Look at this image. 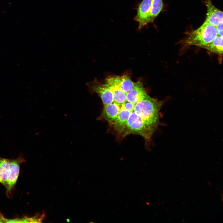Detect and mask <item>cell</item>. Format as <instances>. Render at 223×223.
I'll use <instances>...</instances> for the list:
<instances>
[{"instance_id": "3", "label": "cell", "mask_w": 223, "mask_h": 223, "mask_svg": "<svg viewBox=\"0 0 223 223\" xmlns=\"http://www.w3.org/2000/svg\"><path fill=\"white\" fill-rule=\"evenodd\" d=\"M217 35L216 27L205 21L199 28L188 33L183 43L186 46L200 47L210 42Z\"/></svg>"}, {"instance_id": "20", "label": "cell", "mask_w": 223, "mask_h": 223, "mask_svg": "<svg viewBox=\"0 0 223 223\" xmlns=\"http://www.w3.org/2000/svg\"><path fill=\"white\" fill-rule=\"evenodd\" d=\"M208 184L209 186H211V184L210 182L209 181L208 182Z\"/></svg>"}, {"instance_id": "5", "label": "cell", "mask_w": 223, "mask_h": 223, "mask_svg": "<svg viewBox=\"0 0 223 223\" xmlns=\"http://www.w3.org/2000/svg\"><path fill=\"white\" fill-rule=\"evenodd\" d=\"M10 160L11 171L4 186L6 190V194L9 198L11 196V191L17 181L20 173V165L25 161L24 159L21 156H20L15 159Z\"/></svg>"}, {"instance_id": "19", "label": "cell", "mask_w": 223, "mask_h": 223, "mask_svg": "<svg viewBox=\"0 0 223 223\" xmlns=\"http://www.w3.org/2000/svg\"><path fill=\"white\" fill-rule=\"evenodd\" d=\"M4 216L0 213V223H3V219Z\"/></svg>"}, {"instance_id": "9", "label": "cell", "mask_w": 223, "mask_h": 223, "mask_svg": "<svg viewBox=\"0 0 223 223\" xmlns=\"http://www.w3.org/2000/svg\"><path fill=\"white\" fill-rule=\"evenodd\" d=\"M121 106L114 102L104 105L100 118L106 120L110 125H112L120 110Z\"/></svg>"}, {"instance_id": "2", "label": "cell", "mask_w": 223, "mask_h": 223, "mask_svg": "<svg viewBox=\"0 0 223 223\" xmlns=\"http://www.w3.org/2000/svg\"><path fill=\"white\" fill-rule=\"evenodd\" d=\"M156 128L141 118L133 111L131 113L122 134L123 137L130 134L138 135L146 141H149Z\"/></svg>"}, {"instance_id": "18", "label": "cell", "mask_w": 223, "mask_h": 223, "mask_svg": "<svg viewBox=\"0 0 223 223\" xmlns=\"http://www.w3.org/2000/svg\"><path fill=\"white\" fill-rule=\"evenodd\" d=\"M223 25L222 23L215 26L217 35L221 37H223Z\"/></svg>"}, {"instance_id": "7", "label": "cell", "mask_w": 223, "mask_h": 223, "mask_svg": "<svg viewBox=\"0 0 223 223\" xmlns=\"http://www.w3.org/2000/svg\"><path fill=\"white\" fill-rule=\"evenodd\" d=\"M204 2L207 9L205 21L215 26L223 23V12L216 7L211 0H204Z\"/></svg>"}, {"instance_id": "21", "label": "cell", "mask_w": 223, "mask_h": 223, "mask_svg": "<svg viewBox=\"0 0 223 223\" xmlns=\"http://www.w3.org/2000/svg\"><path fill=\"white\" fill-rule=\"evenodd\" d=\"M182 203L183 204H185V203H184L182 202Z\"/></svg>"}, {"instance_id": "17", "label": "cell", "mask_w": 223, "mask_h": 223, "mask_svg": "<svg viewBox=\"0 0 223 223\" xmlns=\"http://www.w3.org/2000/svg\"><path fill=\"white\" fill-rule=\"evenodd\" d=\"M134 104L132 103L126 101L121 105L120 109H123L132 112L133 111Z\"/></svg>"}, {"instance_id": "6", "label": "cell", "mask_w": 223, "mask_h": 223, "mask_svg": "<svg viewBox=\"0 0 223 223\" xmlns=\"http://www.w3.org/2000/svg\"><path fill=\"white\" fill-rule=\"evenodd\" d=\"M150 97L144 88L142 81L139 80L135 83L132 89L126 93V100L135 105L139 101Z\"/></svg>"}, {"instance_id": "12", "label": "cell", "mask_w": 223, "mask_h": 223, "mask_svg": "<svg viewBox=\"0 0 223 223\" xmlns=\"http://www.w3.org/2000/svg\"><path fill=\"white\" fill-rule=\"evenodd\" d=\"M131 112L125 110L120 109L116 119L112 125L114 130L118 133L122 134Z\"/></svg>"}, {"instance_id": "15", "label": "cell", "mask_w": 223, "mask_h": 223, "mask_svg": "<svg viewBox=\"0 0 223 223\" xmlns=\"http://www.w3.org/2000/svg\"><path fill=\"white\" fill-rule=\"evenodd\" d=\"M11 171L10 160L0 157V183L4 186Z\"/></svg>"}, {"instance_id": "4", "label": "cell", "mask_w": 223, "mask_h": 223, "mask_svg": "<svg viewBox=\"0 0 223 223\" xmlns=\"http://www.w3.org/2000/svg\"><path fill=\"white\" fill-rule=\"evenodd\" d=\"M86 85L90 91L99 95L104 105L110 104L113 102L112 92L106 83H101L97 79H95L87 83Z\"/></svg>"}, {"instance_id": "16", "label": "cell", "mask_w": 223, "mask_h": 223, "mask_svg": "<svg viewBox=\"0 0 223 223\" xmlns=\"http://www.w3.org/2000/svg\"><path fill=\"white\" fill-rule=\"evenodd\" d=\"M45 215L43 214L39 217L36 216L32 217H24L21 218H17L13 219H9L3 218L4 223H40L42 222L43 219L44 218Z\"/></svg>"}, {"instance_id": "11", "label": "cell", "mask_w": 223, "mask_h": 223, "mask_svg": "<svg viewBox=\"0 0 223 223\" xmlns=\"http://www.w3.org/2000/svg\"><path fill=\"white\" fill-rule=\"evenodd\" d=\"M105 83L109 87L112 92L114 103L119 105H121L126 101V93L119 87L107 79L106 80Z\"/></svg>"}, {"instance_id": "14", "label": "cell", "mask_w": 223, "mask_h": 223, "mask_svg": "<svg viewBox=\"0 0 223 223\" xmlns=\"http://www.w3.org/2000/svg\"><path fill=\"white\" fill-rule=\"evenodd\" d=\"M163 5L162 0H152L151 8L146 20V25L154 21L162 10Z\"/></svg>"}, {"instance_id": "10", "label": "cell", "mask_w": 223, "mask_h": 223, "mask_svg": "<svg viewBox=\"0 0 223 223\" xmlns=\"http://www.w3.org/2000/svg\"><path fill=\"white\" fill-rule=\"evenodd\" d=\"M107 79L116 85L126 93L132 89L135 84L126 75L109 77Z\"/></svg>"}, {"instance_id": "1", "label": "cell", "mask_w": 223, "mask_h": 223, "mask_svg": "<svg viewBox=\"0 0 223 223\" xmlns=\"http://www.w3.org/2000/svg\"><path fill=\"white\" fill-rule=\"evenodd\" d=\"M163 101L151 97L142 100L134 105L133 111L149 124L157 127L160 112Z\"/></svg>"}, {"instance_id": "13", "label": "cell", "mask_w": 223, "mask_h": 223, "mask_svg": "<svg viewBox=\"0 0 223 223\" xmlns=\"http://www.w3.org/2000/svg\"><path fill=\"white\" fill-rule=\"evenodd\" d=\"M223 37L217 35L210 42L200 47L219 55L223 54Z\"/></svg>"}, {"instance_id": "8", "label": "cell", "mask_w": 223, "mask_h": 223, "mask_svg": "<svg viewBox=\"0 0 223 223\" xmlns=\"http://www.w3.org/2000/svg\"><path fill=\"white\" fill-rule=\"evenodd\" d=\"M152 0H143L139 4L134 20L138 23V28L146 25V20L150 12Z\"/></svg>"}]
</instances>
